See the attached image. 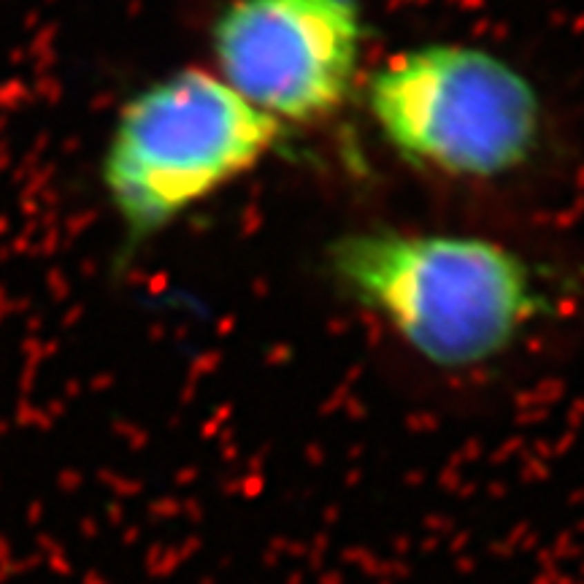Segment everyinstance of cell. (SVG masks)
<instances>
[{
  "mask_svg": "<svg viewBox=\"0 0 584 584\" xmlns=\"http://www.w3.org/2000/svg\"><path fill=\"white\" fill-rule=\"evenodd\" d=\"M282 130L217 73L184 68L119 111L100 182L128 238L144 241L249 173L276 149Z\"/></svg>",
  "mask_w": 584,
  "mask_h": 584,
  "instance_id": "cell-2",
  "label": "cell"
},
{
  "mask_svg": "<svg viewBox=\"0 0 584 584\" xmlns=\"http://www.w3.org/2000/svg\"><path fill=\"white\" fill-rule=\"evenodd\" d=\"M368 106L406 160L457 179H495L538 152L544 108L536 87L492 52L427 43L379 68Z\"/></svg>",
  "mask_w": 584,
  "mask_h": 584,
  "instance_id": "cell-3",
  "label": "cell"
},
{
  "mask_svg": "<svg viewBox=\"0 0 584 584\" xmlns=\"http://www.w3.org/2000/svg\"><path fill=\"white\" fill-rule=\"evenodd\" d=\"M335 282L438 368L500 357L544 311L527 262L482 235L360 230L330 249Z\"/></svg>",
  "mask_w": 584,
  "mask_h": 584,
  "instance_id": "cell-1",
  "label": "cell"
},
{
  "mask_svg": "<svg viewBox=\"0 0 584 584\" xmlns=\"http://www.w3.org/2000/svg\"><path fill=\"white\" fill-rule=\"evenodd\" d=\"M357 0H230L211 46L220 79L262 114L317 122L347 100L362 49Z\"/></svg>",
  "mask_w": 584,
  "mask_h": 584,
  "instance_id": "cell-4",
  "label": "cell"
}]
</instances>
